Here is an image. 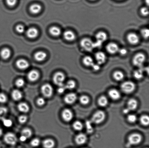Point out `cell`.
Masks as SVG:
<instances>
[{
    "mask_svg": "<svg viewBox=\"0 0 149 148\" xmlns=\"http://www.w3.org/2000/svg\"><path fill=\"white\" fill-rule=\"evenodd\" d=\"M65 79L64 74L61 72H57L55 74L53 78V82L55 84L59 87L64 85L63 82Z\"/></svg>",
    "mask_w": 149,
    "mask_h": 148,
    "instance_id": "5b68a950",
    "label": "cell"
},
{
    "mask_svg": "<svg viewBox=\"0 0 149 148\" xmlns=\"http://www.w3.org/2000/svg\"><path fill=\"white\" fill-rule=\"evenodd\" d=\"M141 123L144 126H148L149 124V118L147 115L142 116L140 118Z\"/></svg>",
    "mask_w": 149,
    "mask_h": 148,
    "instance_id": "836d02e7",
    "label": "cell"
},
{
    "mask_svg": "<svg viewBox=\"0 0 149 148\" xmlns=\"http://www.w3.org/2000/svg\"><path fill=\"white\" fill-rule=\"evenodd\" d=\"M73 127L75 130L80 131L83 129V125L80 121H76L73 124Z\"/></svg>",
    "mask_w": 149,
    "mask_h": 148,
    "instance_id": "d590c367",
    "label": "cell"
},
{
    "mask_svg": "<svg viewBox=\"0 0 149 148\" xmlns=\"http://www.w3.org/2000/svg\"><path fill=\"white\" fill-rule=\"evenodd\" d=\"M63 37L66 40L68 41H73L76 39V36L73 31L68 30L65 31L63 33Z\"/></svg>",
    "mask_w": 149,
    "mask_h": 148,
    "instance_id": "ac0fdd59",
    "label": "cell"
},
{
    "mask_svg": "<svg viewBox=\"0 0 149 148\" xmlns=\"http://www.w3.org/2000/svg\"><path fill=\"white\" fill-rule=\"evenodd\" d=\"M47 54L46 53L42 51L37 52L34 55V58L38 61H42L46 59Z\"/></svg>",
    "mask_w": 149,
    "mask_h": 148,
    "instance_id": "ffe728a7",
    "label": "cell"
},
{
    "mask_svg": "<svg viewBox=\"0 0 149 148\" xmlns=\"http://www.w3.org/2000/svg\"><path fill=\"white\" fill-rule=\"evenodd\" d=\"M145 2H146V3L147 4L148 6L149 0H145Z\"/></svg>",
    "mask_w": 149,
    "mask_h": 148,
    "instance_id": "91938a15",
    "label": "cell"
},
{
    "mask_svg": "<svg viewBox=\"0 0 149 148\" xmlns=\"http://www.w3.org/2000/svg\"><path fill=\"white\" fill-rule=\"evenodd\" d=\"M7 3L10 6H14L16 4L17 0H6Z\"/></svg>",
    "mask_w": 149,
    "mask_h": 148,
    "instance_id": "681fc988",
    "label": "cell"
},
{
    "mask_svg": "<svg viewBox=\"0 0 149 148\" xmlns=\"http://www.w3.org/2000/svg\"><path fill=\"white\" fill-rule=\"evenodd\" d=\"M7 112L8 110L6 108L0 107V120H2L5 118Z\"/></svg>",
    "mask_w": 149,
    "mask_h": 148,
    "instance_id": "e575fe53",
    "label": "cell"
},
{
    "mask_svg": "<svg viewBox=\"0 0 149 148\" xmlns=\"http://www.w3.org/2000/svg\"><path fill=\"white\" fill-rule=\"evenodd\" d=\"M25 82L23 79H18L16 82V86L18 88H21L24 86Z\"/></svg>",
    "mask_w": 149,
    "mask_h": 148,
    "instance_id": "7bdbcfd3",
    "label": "cell"
},
{
    "mask_svg": "<svg viewBox=\"0 0 149 148\" xmlns=\"http://www.w3.org/2000/svg\"><path fill=\"white\" fill-rule=\"evenodd\" d=\"M108 95L111 99L115 100H119L121 97L120 93L119 91L115 89L110 90L109 91Z\"/></svg>",
    "mask_w": 149,
    "mask_h": 148,
    "instance_id": "d6986e66",
    "label": "cell"
},
{
    "mask_svg": "<svg viewBox=\"0 0 149 148\" xmlns=\"http://www.w3.org/2000/svg\"></svg>",
    "mask_w": 149,
    "mask_h": 148,
    "instance_id": "6125c7cd",
    "label": "cell"
},
{
    "mask_svg": "<svg viewBox=\"0 0 149 148\" xmlns=\"http://www.w3.org/2000/svg\"><path fill=\"white\" fill-rule=\"evenodd\" d=\"M107 34L104 32H99L97 33L95 36L96 40L99 41L103 43L107 40Z\"/></svg>",
    "mask_w": 149,
    "mask_h": 148,
    "instance_id": "44dd1931",
    "label": "cell"
},
{
    "mask_svg": "<svg viewBox=\"0 0 149 148\" xmlns=\"http://www.w3.org/2000/svg\"><path fill=\"white\" fill-rule=\"evenodd\" d=\"M3 133V132L2 129L0 128V137L2 135Z\"/></svg>",
    "mask_w": 149,
    "mask_h": 148,
    "instance_id": "680465c9",
    "label": "cell"
},
{
    "mask_svg": "<svg viewBox=\"0 0 149 148\" xmlns=\"http://www.w3.org/2000/svg\"><path fill=\"white\" fill-rule=\"evenodd\" d=\"M49 32L52 35L54 36H58L61 34V29L55 26L51 27L49 30Z\"/></svg>",
    "mask_w": 149,
    "mask_h": 148,
    "instance_id": "83f0119b",
    "label": "cell"
},
{
    "mask_svg": "<svg viewBox=\"0 0 149 148\" xmlns=\"http://www.w3.org/2000/svg\"><path fill=\"white\" fill-rule=\"evenodd\" d=\"M146 57L144 54L138 53L134 57L132 60L133 64L137 67H142L146 60Z\"/></svg>",
    "mask_w": 149,
    "mask_h": 148,
    "instance_id": "7a4b0ae2",
    "label": "cell"
},
{
    "mask_svg": "<svg viewBox=\"0 0 149 148\" xmlns=\"http://www.w3.org/2000/svg\"><path fill=\"white\" fill-rule=\"evenodd\" d=\"M16 30L17 32L22 34V33L24 32L25 31V27L22 25H18L16 27Z\"/></svg>",
    "mask_w": 149,
    "mask_h": 148,
    "instance_id": "7dc6e473",
    "label": "cell"
},
{
    "mask_svg": "<svg viewBox=\"0 0 149 148\" xmlns=\"http://www.w3.org/2000/svg\"><path fill=\"white\" fill-rule=\"evenodd\" d=\"M42 10V7L40 5L38 4H34L31 6L30 8V10L32 13L33 14H37L40 12Z\"/></svg>",
    "mask_w": 149,
    "mask_h": 148,
    "instance_id": "484cf974",
    "label": "cell"
},
{
    "mask_svg": "<svg viewBox=\"0 0 149 148\" xmlns=\"http://www.w3.org/2000/svg\"><path fill=\"white\" fill-rule=\"evenodd\" d=\"M42 145L44 148H53L55 146V142L54 140L48 139L43 142Z\"/></svg>",
    "mask_w": 149,
    "mask_h": 148,
    "instance_id": "603a6c76",
    "label": "cell"
},
{
    "mask_svg": "<svg viewBox=\"0 0 149 148\" xmlns=\"http://www.w3.org/2000/svg\"><path fill=\"white\" fill-rule=\"evenodd\" d=\"M39 77V74L36 70H32L28 74L27 78L30 81L34 82L37 81Z\"/></svg>",
    "mask_w": 149,
    "mask_h": 148,
    "instance_id": "9a60e30c",
    "label": "cell"
},
{
    "mask_svg": "<svg viewBox=\"0 0 149 148\" xmlns=\"http://www.w3.org/2000/svg\"><path fill=\"white\" fill-rule=\"evenodd\" d=\"M77 96L76 94L71 93L67 95L64 98L65 102L68 104H74L77 100Z\"/></svg>",
    "mask_w": 149,
    "mask_h": 148,
    "instance_id": "4fadbf2b",
    "label": "cell"
},
{
    "mask_svg": "<svg viewBox=\"0 0 149 148\" xmlns=\"http://www.w3.org/2000/svg\"><path fill=\"white\" fill-rule=\"evenodd\" d=\"M138 103L136 100L134 99H131L129 100L127 103V108L130 111L134 110L138 107Z\"/></svg>",
    "mask_w": 149,
    "mask_h": 148,
    "instance_id": "7402d4cb",
    "label": "cell"
},
{
    "mask_svg": "<svg viewBox=\"0 0 149 148\" xmlns=\"http://www.w3.org/2000/svg\"><path fill=\"white\" fill-rule=\"evenodd\" d=\"M136 116L134 114H130L128 116V121L130 123H134L137 120Z\"/></svg>",
    "mask_w": 149,
    "mask_h": 148,
    "instance_id": "ee69618b",
    "label": "cell"
},
{
    "mask_svg": "<svg viewBox=\"0 0 149 148\" xmlns=\"http://www.w3.org/2000/svg\"><path fill=\"white\" fill-rule=\"evenodd\" d=\"M121 88L124 92L126 93H130L135 89V84L132 82L127 81L122 83Z\"/></svg>",
    "mask_w": 149,
    "mask_h": 148,
    "instance_id": "277c9868",
    "label": "cell"
},
{
    "mask_svg": "<svg viewBox=\"0 0 149 148\" xmlns=\"http://www.w3.org/2000/svg\"><path fill=\"white\" fill-rule=\"evenodd\" d=\"M134 77L138 80L142 79L143 76V70L142 67H140V69L136 70L134 72Z\"/></svg>",
    "mask_w": 149,
    "mask_h": 148,
    "instance_id": "1f68e13d",
    "label": "cell"
},
{
    "mask_svg": "<svg viewBox=\"0 0 149 148\" xmlns=\"http://www.w3.org/2000/svg\"><path fill=\"white\" fill-rule=\"evenodd\" d=\"M95 57L97 63L100 65L105 63L107 59L106 55L102 51H99L96 53L95 54Z\"/></svg>",
    "mask_w": 149,
    "mask_h": 148,
    "instance_id": "9c48e42d",
    "label": "cell"
},
{
    "mask_svg": "<svg viewBox=\"0 0 149 148\" xmlns=\"http://www.w3.org/2000/svg\"><path fill=\"white\" fill-rule=\"evenodd\" d=\"M20 140L22 142H25L27 139V138L25 137V136L21 135L20 137Z\"/></svg>",
    "mask_w": 149,
    "mask_h": 148,
    "instance_id": "9f6ffc18",
    "label": "cell"
},
{
    "mask_svg": "<svg viewBox=\"0 0 149 148\" xmlns=\"http://www.w3.org/2000/svg\"><path fill=\"white\" fill-rule=\"evenodd\" d=\"M106 117L104 112L99 111L94 114L92 118L91 122L95 124H99L104 121Z\"/></svg>",
    "mask_w": 149,
    "mask_h": 148,
    "instance_id": "3957f363",
    "label": "cell"
},
{
    "mask_svg": "<svg viewBox=\"0 0 149 148\" xmlns=\"http://www.w3.org/2000/svg\"><path fill=\"white\" fill-rule=\"evenodd\" d=\"M16 65L18 68L21 70L27 69L29 66L28 62L24 59H19L16 62Z\"/></svg>",
    "mask_w": 149,
    "mask_h": 148,
    "instance_id": "2e32d148",
    "label": "cell"
},
{
    "mask_svg": "<svg viewBox=\"0 0 149 148\" xmlns=\"http://www.w3.org/2000/svg\"><path fill=\"white\" fill-rule=\"evenodd\" d=\"M18 108L19 111L23 113H27L30 110V107L27 104L25 103H21L18 104Z\"/></svg>",
    "mask_w": 149,
    "mask_h": 148,
    "instance_id": "d4e9b609",
    "label": "cell"
},
{
    "mask_svg": "<svg viewBox=\"0 0 149 148\" xmlns=\"http://www.w3.org/2000/svg\"><path fill=\"white\" fill-rule=\"evenodd\" d=\"M103 43L99 41L96 40L95 42H94V49L95 48H100L102 47Z\"/></svg>",
    "mask_w": 149,
    "mask_h": 148,
    "instance_id": "816d5d0a",
    "label": "cell"
},
{
    "mask_svg": "<svg viewBox=\"0 0 149 148\" xmlns=\"http://www.w3.org/2000/svg\"><path fill=\"white\" fill-rule=\"evenodd\" d=\"M83 64L88 67H91L94 64V60L91 57L87 56L85 57L83 59Z\"/></svg>",
    "mask_w": 149,
    "mask_h": 148,
    "instance_id": "f1b7e54d",
    "label": "cell"
},
{
    "mask_svg": "<svg viewBox=\"0 0 149 148\" xmlns=\"http://www.w3.org/2000/svg\"><path fill=\"white\" fill-rule=\"evenodd\" d=\"M106 50L109 53L115 54L118 53L119 50V46L115 43H109L106 46Z\"/></svg>",
    "mask_w": 149,
    "mask_h": 148,
    "instance_id": "8fae6325",
    "label": "cell"
},
{
    "mask_svg": "<svg viewBox=\"0 0 149 148\" xmlns=\"http://www.w3.org/2000/svg\"><path fill=\"white\" fill-rule=\"evenodd\" d=\"M127 39L129 43L132 45L138 44L139 42V36L134 33H131L128 34L127 36Z\"/></svg>",
    "mask_w": 149,
    "mask_h": 148,
    "instance_id": "30bf717a",
    "label": "cell"
},
{
    "mask_svg": "<svg viewBox=\"0 0 149 148\" xmlns=\"http://www.w3.org/2000/svg\"><path fill=\"white\" fill-rule=\"evenodd\" d=\"M31 145L34 147H37L39 146L40 144V141L38 138H34L31 141Z\"/></svg>",
    "mask_w": 149,
    "mask_h": 148,
    "instance_id": "b9f144b4",
    "label": "cell"
},
{
    "mask_svg": "<svg viewBox=\"0 0 149 148\" xmlns=\"http://www.w3.org/2000/svg\"><path fill=\"white\" fill-rule=\"evenodd\" d=\"M41 92L43 96L46 97H50L53 94V88L50 84H46L41 87Z\"/></svg>",
    "mask_w": 149,
    "mask_h": 148,
    "instance_id": "ba28073f",
    "label": "cell"
},
{
    "mask_svg": "<svg viewBox=\"0 0 149 148\" xmlns=\"http://www.w3.org/2000/svg\"></svg>",
    "mask_w": 149,
    "mask_h": 148,
    "instance_id": "be15d7a7",
    "label": "cell"
},
{
    "mask_svg": "<svg viewBox=\"0 0 149 148\" xmlns=\"http://www.w3.org/2000/svg\"><path fill=\"white\" fill-rule=\"evenodd\" d=\"M142 140V137L138 133H134L130 135L128 138L129 143L132 145H136L139 144Z\"/></svg>",
    "mask_w": 149,
    "mask_h": 148,
    "instance_id": "8992f818",
    "label": "cell"
},
{
    "mask_svg": "<svg viewBox=\"0 0 149 148\" xmlns=\"http://www.w3.org/2000/svg\"><path fill=\"white\" fill-rule=\"evenodd\" d=\"M21 134L28 139L30 138L32 135V132L29 128H25L22 130V132H21Z\"/></svg>",
    "mask_w": 149,
    "mask_h": 148,
    "instance_id": "d6a6232c",
    "label": "cell"
},
{
    "mask_svg": "<svg viewBox=\"0 0 149 148\" xmlns=\"http://www.w3.org/2000/svg\"><path fill=\"white\" fill-rule=\"evenodd\" d=\"M87 140V136L83 133H80L75 138L76 143L79 145H83L86 143Z\"/></svg>",
    "mask_w": 149,
    "mask_h": 148,
    "instance_id": "5bb4252c",
    "label": "cell"
},
{
    "mask_svg": "<svg viewBox=\"0 0 149 148\" xmlns=\"http://www.w3.org/2000/svg\"><path fill=\"white\" fill-rule=\"evenodd\" d=\"M76 84L74 81L71 80L69 81L65 86L66 89H73L75 88Z\"/></svg>",
    "mask_w": 149,
    "mask_h": 148,
    "instance_id": "8d00e7d4",
    "label": "cell"
},
{
    "mask_svg": "<svg viewBox=\"0 0 149 148\" xmlns=\"http://www.w3.org/2000/svg\"><path fill=\"white\" fill-rule=\"evenodd\" d=\"M118 52L121 55H127V51L126 49L124 48L119 49Z\"/></svg>",
    "mask_w": 149,
    "mask_h": 148,
    "instance_id": "f5cc1de1",
    "label": "cell"
},
{
    "mask_svg": "<svg viewBox=\"0 0 149 148\" xmlns=\"http://www.w3.org/2000/svg\"><path fill=\"white\" fill-rule=\"evenodd\" d=\"M90 99L87 96H82L80 98V101L83 105H86L90 102Z\"/></svg>",
    "mask_w": 149,
    "mask_h": 148,
    "instance_id": "74e56055",
    "label": "cell"
},
{
    "mask_svg": "<svg viewBox=\"0 0 149 148\" xmlns=\"http://www.w3.org/2000/svg\"><path fill=\"white\" fill-rule=\"evenodd\" d=\"M66 89V87L64 85L61 86H60L59 88H58V92L59 93H63L65 92Z\"/></svg>",
    "mask_w": 149,
    "mask_h": 148,
    "instance_id": "db71d44e",
    "label": "cell"
},
{
    "mask_svg": "<svg viewBox=\"0 0 149 148\" xmlns=\"http://www.w3.org/2000/svg\"><path fill=\"white\" fill-rule=\"evenodd\" d=\"M26 34V35L29 38L34 39L38 36L39 32L37 29L32 27L28 29Z\"/></svg>",
    "mask_w": 149,
    "mask_h": 148,
    "instance_id": "e0dca14e",
    "label": "cell"
},
{
    "mask_svg": "<svg viewBox=\"0 0 149 148\" xmlns=\"http://www.w3.org/2000/svg\"><path fill=\"white\" fill-rule=\"evenodd\" d=\"M27 117L25 115H21L18 118V121L21 124H23L26 122L27 121Z\"/></svg>",
    "mask_w": 149,
    "mask_h": 148,
    "instance_id": "c3c4849f",
    "label": "cell"
},
{
    "mask_svg": "<svg viewBox=\"0 0 149 148\" xmlns=\"http://www.w3.org/2000/svg\"><path fill=\"white\" fill-rule=\"evenodd\" d=\"M92 67L93 70L95 71H98L100 69V65H99V64H98V63H97V64H95V63H94L92 66Z\"/></svg>",
    "mask_w": 149,
    "mask_h": 148,
    "instance_id": "11a10c76",
    "label": "cell"
},
{
    "mask_svg": "<svg viewBox=\"0 0 149 148\" xmlns=\"http://www.w3.org/2000/svg\"><path fill=\"white\" fill-rule=\"evenodd\" d=\"M91 1H95V0H91Z\"/></svg>",
    "mask_w": 149,
    "mask_h": 148,
    "instance_id": "94428289",
    "label": "cell"
},
{
    "mask_svg": "<svg viewBox=\"0 0 149 148\" xmlns=\"http://www.w3.org/2000/svg\"><path fill=\"white\" fill-rule=\"evenodd\" d=\"M80 46L85 51H91L94 49V42L88 38H85L81 41Z\"/></svg>",
    "mask_w": 149,
    "mask_h": 148,
    "instance_id": "6da1fadb",
    "label": "cell"
},
{
    "mask_svg": "<svg viewBox=\"0 0 149 148\" xmlns=\"http://www.w3.org/2000/svg\"><path fill=\"white\" fill-rule=\"evenodd\" d=\"M7 98L6 95L3 93H0V103H5L7 101Z\"/></svg>",
    "mask_w": 149,
    "mask_h": 148,
    "instance_id": "bcb514c9",
    "label": "cell"
},
{
    "mask_svg": "<svg viewBox=\"0 0 149 148\" xmlns=\"http://www.w3.org/2000/svg\"><path fill=\"white\" fill-rule=\"evenodd\" d=\"M140 13L141 14L144 16H147L149 14L148 8L146 7H142L140 9Z\"/></svg>",
    "mask_w": 149,
    "mask_h": 148,
    "instance_id": "f6af8a7d",
    "label": "cell"
},
{
    "mask_svg": "<svg viewBox=\"0 0 149 148\" xmlns=\"http://www.w3.org/2000/svg\"><path fill=\"white\" fill-rule=\"evenodd\" d=\"M130 111V110H129L127 108H125V109H124L123 111V113L124 114L128 113Z\"/></svg>",
    "mask_w": 149,
    "mask_h": 148,
    "instance_id": "6f0895ef",
    "label": "cell"
},
{
    "mask_svg": "<svg viewBox=\"0 0 149 148\" xmlns=\"http://www.w3.org/2000/svg\"><path fill=\"white\" fill-rule=\"evenodd\" d=\"M37 103L39 106L43 105L45 103V99L42 97L39 98L37 99Z\"/></svg>",
    "mask_w": 149,
    "mask_h": 148,
    "instance_id": "f907efd6",
    "label": "cell"
},
{
    "mask_svg": "<svg viewBox=\"0 0 149 148\" xmlns=\"http://www.w3.org/2000/svg\"><path fill=\"white\" fill-rule=\"evenodd\" d=\"M62 117L65 121L70 122L73 118V112L69 109L64 110L62 112Z\"/></svg>",
    "mask_w": 149,
    "mask_h": 148,
    "instance_id": "7c38bea8",
    "label": "cell"
},
{
    "mask_svg": "<svg viewBox=\"0 0 149 148\" xmlns=\"http://www.w3.org/2000/svg\"><path fill=\"white\" fill-rule=\"evenodd\" d=\"M11 96L13 99L15 101H19L23 97L22 92L18 89L14 90L12 92Z\"/></svg>",
    "mask_w": 149,
    "mask_h": 148,
    "instance_id": "cb8c5ba5",
    "label": "cell"
},
{
    "mask_svg": "<svg viewBox=\"0 0 149 148\" xmlns=\"http://www.w3.org/2000/svg\"><path fill=\"white\" fill-rule=\"evenodd\" d=\"M3 124L7 128H10L13 125V122L9 119L4 118L2 120Z\"/></svg>",
    "mask_w": 149,
    "mask_h": 148,
    "instance_id": "f35d334b",
    "label": "cell"
},
{
    "mask_svg": "<svg viewBox=\"0 0 149 148\" xmlns=\"http://www.w3.org/2000/svg\"><path fill=\"white\" fill-rule=\"evenodd\" d=\"M92 123L91 121H87L86 122V127L87 129V131L89 133H91L93 132V127L92 125Z\"/></svg>",
    "mask_w": 149,
    "mask_h": 148,
    "instance_id": "ab89813d",
    "label": "cell"
},
{
    "mask_svg": "<svg viewBox=\"0 0 149 148\" xmlns=\"http://www.w3.org/2000/svg\"><path fill=\"white\" fill-rule=\"evenodd\" d=\"M113 77L117 81H121L124 78V75L121 71H115L113 74Z\"/></svg>",
    "mask_w": 149,
    "mask_h": 148,
    "instance_id": "f546056e",
    "label": "cell"
},
{
    "mask_svg": "<svg viewBox=\"0 0 149 148\" xmlns=\"http://www.w3.org/2000/svg\"><path fill=\"white\" fill-rule=\"evenodd\" d=\"M141 34L142 36L145 39H148L149 36V30L148 29L144 28L141 30Z\"/></svg>",
    "mask_w": 149,
    "mask_h": 148,
    "instance_id": "60d3db41",
    "label": "cell"
},
{
    "mask_svg": "<svg viewBox=\"0 0 149 148\" xmlns=\"http://www.w3.org/2000/svg\"><path fill=\"white\" fill-rule=\"evenodd\" d=\"M98 104L102 107H106L108 104V100L107 97L105 96H102L98 100Z\"/></svg>",
    "mask_w": 149,
    "mask_h": 148,
    "instance_id": "4dcf8cb0",
    "label": "cell"
},
{
    "mask_svg": "<svg viewBox=\"0 0 149 148\" xmlns=\"http://www.w3.org/2000/svg\"><path fill=\"white\" fill-rule=\"evenodd\" d=\"M4 140L7 144L11 146L15 145L17 142L16 136L12 133H6L4 137Z\"/></svg>",
    "mask_w": 149,
    "mask_h": 148,
    "instance_id": "52a82bcc",
    "label": "cell"
},
{
    "mask_svg": "<svg viewBox=\"0 0 149 148\" xmlns=\"http://www.w3.org/2000/svg\"><path fill=\"white\" fill-rule=\"evenodd\" d=\"M11 55V51L9 49L5 48L3 49L1 52V56L3 59H8Z\"/></svg>",
    "mask_w": 149,
    "mask_h": 148,
    "instance_id": "4316f807",
    "label": "cell"
}]
</instances>
